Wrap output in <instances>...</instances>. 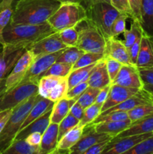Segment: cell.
<instances>
[{"mask_svg":"<svg viewBox=\"0 0 153 154\" xmlns=\"http://www.w3.org/2000/svg\"><path fill=\"white\" fill-rule=\"evenodd\" d=\"M75 27L79 35L76 47L84 52L104 54L106 39L87 18Z\"/></svg>","mask_w":153,"mask_h":154,"instance_id":"obj_6","label":"cell"},{"mask_svg":"<svg viewBox=\"0 0 153 154\" xmlns=\"http://www.w3.org/2000/svg\"><path fill=\"white\" fill-rule=\"evenodd\" d=\"M2 0H0V2H2Z\"/></svg>","mask_w":153,"mask_h":154,"instance_id":"obj_59","label":"cell"},{"mask_svg":"<svg viewBox=\"0 0 153 154\" xmlns=\"http://www.w3.org/2000/svg\"><path fill=\"white\" fill-rule=\"evenodd\" d=\"M128 119V112L123 111H115L104 114H100L92 123V124H95L99 122L103 121H122V120H127Z\"/></svg>","mask_w":153,"mask_h":154,"instance_id":"obj_40","label":"cell"},{"mask_svg":"<svg viewBox=\"0 0 153 154\" xmlns=\"http://www.w3.org/2000/svg\"><path fill=\"white\" fill-rule=\"evenodd\" d=\"M26 48L4 44L0 50V83L9 75Z\"/></svg>","mask_w":153,"mask_h":154,"instance_id":"obj_11","label":"cell"},{"mask_svg":"<svg viewBox=\"0 0 153 154\" xmlns=\"http://www.w3.org/2000/svg\"><path fill=\"white\" fill-rule=\"evenodd\" d=\"M111 84H112V83L110 84H108L107 86L104 87V88L100 89V91H99V93H98V94L97 97H96V99H95L96 103L99 104V105H101L102 106H103L104 103L105 102V101H106L108 95H109Z\"/></svg>","mask_w":153,"mask_h":154,"instance_id":"obj_51","label":"cell"},{"mask_svg":"<svg viewBox=\"0 0 153 154\" xmlns=\"http://www.w3.org/2000/svg\"><path fill=\"white\" fill-rule=\"evenodd\" d=\"M141 79L144 84L153 85V67L139 69Z\"/></svg>","mask_w":153,"mask_h":154,"instance_id":"obj_50","label":"cell"},{"mask_svg":"<svg viewBox=\"0 0 153 154\" xmlns=\"http://www.w3.org/2000/svg\"><path fill=\"white\" fill-rule=\"evenodd\" d=\"M112 84L138 90L142 89L144 84L140 75L139 69L133 65H122Z\"/></svg>","mask_w":153,"mask_h":154,"instance_id":"obj_14","label":"cell"},{"mask_svg":"<svg viewBox=\"0 0 153 154\" xmlns=\"http://www.w3.org/2000/svg\"><path fill=\"white\" fill-rule=\"evenodd\" d=\"M34 59L31 51L27 49L18 60L5 79L0 83V96L13 89L22 81Z\"/></svg>","mask_w":153,"mask_h":154,"instance_id":"obj_8","label":"cell"},{"mask_svg":"<svg viewBox=\"0 0 153 154\" xmlns=\"http://www.w3.org/2000/svg\"><path fill=\"white\" fill-rule=\"evenodd\" d=\"M54 104H55V102H52L50 99L39 96L37 102L34 103L32 108H31L28 116L26 118L25 121L22 123L20 130L23 129V128H25L26 126H28L29 123L34 121V120H36L37 118L40 117V116L43 115L46 111H50V110H52L54 106Z\"/></svg>","mask_w":153,"mask_h":154,"instance_id":"obj_24","label":"cell"},{"mask_svg":"<svg viewBox=\"0 0 153 154\" xmlns=\"http://www.w3.org/2000/svg\"><path fill=\"white\" fill-rule=\"evenodd\" d=\"M110 141L111 140H105V141L96 143L90 148H88L84 154H102Z\"/></svg>","mask_w":153,"mask_h":154,"instance_id":"obj_49","label":"cell"},{"mask_svg":"<svg viewBox=\"0 0 153 154\" xmlns=\"http://www.w3.org/2000/svg\"><path fill=\"white\" fill-rule=\"evenodd\" d=\"M71 70V65L56 62L44 73L42 74L40 78L43 76H48V75H54V76L62 77V78H67Z\"/></svg>","mask_w":153,"mask_h":154,"instance_id":"obj_36","label":"cell"},{"mask_svg":"<svg viewBox=\"0 0 153 154\" xmlns=\"http://www.w3.org/2000/svg\"><path fill=\"white\" fill-rule=\"evenodd\" d=\"M39 96V94L33 95L14 108L10 118L0 133V154H2L14 141L15 137L20 130L22 123Z\"/></svg>","mask_w":153,"mask_h":154,"instance_id":"obj_3","label":"cell"},{"mask_svg":"<svg viewBox=\"0 0 153 154\" xmlns=\"http://www.w3.org/2000/svg\"><path fill=\"white\" fill-rule=\"evenodd\" d=\"M38 94V84L20 83L9 91L0 96V111L14 109L33 95Z\"/></svg>","mask_w":153,"mask_h":154,"instance_id":"obj_7","label":"cell"},{"mask_svg":"<svg viewBox=\"0 0 153 154\" xmlns=\"http://www.w3.org/2000/svg\"><path fill=\"white\" fill-rule=\"evenodd\" d=\"M40 146L28 144L25 138L14 140L2 154H40Z\"/></svg>","mask_w":153,"mask_h":154,"instance_id":"obj_28","label":"cell"},{"mask_svg":"<svg viewBox=\"0 0 153 154\" xmlns=\"http://www.w3.org/2000/svg\"><path fill=\"white\" fill-rule=\"evenodd\" d=\"M58 33H59L61 40L67 48L76 46L79 35H78V31L76 30V27L65 29L58 32Z\"/></svg>","mask_w":153,"mask_h":154,"instance_id":"obj_39","label":"cell"},{"mask_svg":"<svg viewBox=\"0 0 153 154\" xmlns=\"http://www.w3.org/2000/svg\"><path fill=\"white\" fill-rule=\"evenodd\" d=\"M88 87V81H84V82L80 83V84L74 86L71 89L68 90L67 93L65 95V97L67 99H74V98L80 97Z\"/></svg>","mask_w":153,"mask_h":154,"instance_id":"obj_46","label":"cell"},{"mask_svg":"<svg viewBox=\"0 0 153 154\" xmlns=\"http://www.w3.org/2000/svg\"><path fill=\"white\" fill-rule=\"evenodd\" d=\"M153 132V114L130 123V126L114 137V139Z\"/></svg>","mask_w":153,"mask_h":154,"instance_id":"obj_20","label":"cell"},{"mask_svg":"<svg viewBox=\"0 0 153 154\" xmlns=\"http://www.w3.org/2000/svg\"><path fill=\"white\" fill-rule=\"evenodd\" d=\"M58 0H16L10 23L19 24H40L58 9Z\"/></svg>","mask_w":153,"mask_h":154,"instance_id":"obj_1","label":"cell"},{"mask_svg":"<svg viewBox=\"0 0 153 154\" xmlns=\"http://www.w3.org/2000/svg\"><path fill=\"white\" fill-rule=\"evenodd\" d=\"M136 66L139 69L153 67V36L142 35Z\"/></svg>","mask_w":153,"mask_h":154,"instance_id":"obj_18","label":"cell"},{"mask_svg":"<svg viewBox=\"0 0 153 154\" xmlns=\"http://www.w3.org/2000/svg\"><path fill=\"white\" fill-rule=\"evenodd\" d=\"M99 2H108L110 3V0H83L82 5L86 9L88 8L89 6L92 5L96 4V3H99Z\"/></svg>","mask_w":153,"mask_h":154,"instance_id":"obj_55","label":"cell"},{"mask_svg":"<svg viewBox=\"0 0 153 154\" xmlns=\"http://www.w3.org/2000/svg\"><path fill=\"white\" fill-rule=\"evenodd\" d=\"M79 98L67 99L66 97H64L55 102L51 113L50 123L59 124L60 122L68 115L72 105L78 100Z\"/></svg>","mask_w":153,"mask_h":154,"instance_id":"obj_25","label":"cell"},{"mask_svg":"<svg viewBox=\"0 0 153 154\" xmlns=\"http://www.w3.org/2000/svg\"><path fill=\"white\" fill-rule=\"evenodd\" d=\"M142 88L146 90L147 92H148L153 97V85H151V84H143Z\"/></svg>","mask_w":153,"mask_h":154,"instance_id":"obj_56","label":"cell"},{"mask_svg":"<svg viewBox=\"0 0 153 154\" xmlns=\"http://www.w3.org/2000/svg\"><path fill=\"white\" fill-rule=\"evenodd\" d=\"M80 123V120L75 118L73 115L68 113V115L60 122L58 124V140L59 141L68 132L77 126Z\"/></svg>","mask_w":153,"mask_h":154,"instance_id":"obj_38","label":"cell"},{"mask_svg":"<svg viewBox=\"0 0 153 154\" xmlns=\"http://www.w3.org/2000/svg\"><path fill=\"white\" fill-rule=\"evenodd\" d=\"M139 90L138 89L128 88V87H122L118 84H112L109 95L102 106L101 112H104L112 107L122 103L129 97L137 93Z\"/></svg>","mask_w":153,"mask_h":154,"instance_id":"obj_16","label":"cell"},{"mask_svg":"<svg viewBox=\"0 0 153 154\" xmlns=\"http://www.w3.org/2000/svg\"><path fill=\"white\" fill-rule=\"evenodd\" d=\"M84 51L78 48L77 47H70L66 48L62 51L58 57L57 58L56 62L58 63H66V64L73 65L80 58L81 56L84 54Z\"/></svg>","mask_w":153,"mask_h":154,"instance_id":"obj_33","label":"cell"},{"mask_svg":"<svg viewBox=\"0 0 153 154\" xmlns=\"http://www.w3.org/2000/svg\"><path fill=\"white\" fill-rule=\"evenodd\" d=\"M43 134L40 132H33L25 138L27 142L33 146H40Z\"/></svg>","mask_w":153,"mask_h":154,"instance_id":"obj_53","label":"cell"},{"mask_svg":"<svg viewBox=\"0 0 153 154\" xmlns=\"http://www.w3.org/2000/svg\"><path fill=\"white\" fill-rule=\"evenodd\" d=\"M153 114V102L142 104L128 111V118L131 123Z\"/></svg>","mask_w":153,"mask_h":154,"instance_id":"obj_34","label":"cell"},{"mask_svg":"<svg viewBox=\"0 0 153 154\" xmlns=\"http://www.w3.org/2000/svg\"><path fill=\"white\" fill-rule=\"evenodd\" d=\"M124 154H153V135L128 150Z\"/></svg>","mask_w":153,"mask_h":154,"instance_id":"obj_42","label":"cell"},{"mask_svg":"<svg viewBox=\"0 0 153 154\" xmlns=\"http://www.w3.org/2000/svg\"><path fill=\"white\" fill-rule=\"evenodd\" d=\"M110 4L120 14L127 15L128 18L133 19V13L130 8L129 0H110Z\"/></svg>","mask_w":153,"mask_h":154,"instance_id":"obj_44","label":"cell"},{"mask_svg":"<svg viewBox=\"0 0 153 154\" xmlns=\"http://www.w3.org/2000/svg\"><path fill=\"white\" fill-rule=\"evenodd\" d=\"M52 110L46 111L43 115L34 120L25 128L21 129L16 135L14 140L23 139L33 132H40L43 134L50 123V116Z\"/></svg>","mask_w":153,"mask_h":154,"instance_id":"obj_22","label":"cell"},{"mask_svg":"<svg viewBox=\"0 0 153 154\" xmlns=\"http://www.w3.org/2000/svg\"><path fill=\"white\" fill-rule=\"evenodd\" d=\"M140 25L145 34L153 36V0H142Z\"/></svg>","mask_w":153,"mask_h":154,"instance_id":"obj_27","label":"cell"},{"mask_svg":"<svg viewBox=\"0 0 153 154\" xmlns=\"http://www.w3.org/2000/svg\"><path fill=\"white\" fill-rule=\"evenodd\" d=\"M84 126L79 123L68 132L58 141V145L53 153H69V150L79 141L83 133Z\"/></svg>","mask_w":153,"mask_h":154,"instance_id":"obj_21","label":"cell"},{"mask_svg":"<svg viewBox=\"0 0 153 154\" xmlns=\"http://www.w3.org/2000/svg\"><path fill=\"white\" fill-rule=\"evenodd\" d=\"M128 17L123 14H120L112 23L111 27V37L116 38L119 35L122 34L126 29V21Z\"/></svg>","mask_w":153,"mask_h":154,"instance_id":"obj_43","label":"cell"},{"mask_svg":"<svg viewBox=\"0 0 153 154\" xmlns=\"http://www.w3.org/2000/svg\"><path fill=\"white\" fill-rule=\"evenodd\" d=\"M64 78L54 75L43 76L38 81V94L47 99L51 92Z\"/></svg>","mask_w":153,"mask_h":154,"instance_id":"obj_31","label":"cell"},{"mask_svg":"<svg viewBox=\"0 0 153 154\" xmlns=\"http://www.w3.org/2000/svg\"><path fill=\"white\" fill-rule=\"evenodd\" d=\"M95 65L96 63H94V64L89 65V66H85V67L72 69L67 77L68 88V90L71 89L74 86L80 84V83L84 82V81H88L90 73L92 71V69H94Z\"/></svg>","mask_w":153,"mask_h":154,"instance_id":"obj_29","label":"cell"},{"mask_svg":"<svg viewBox=\"0 0 153 154\" xmlns=\"http://www.w3.org/2000/svg\"><path fill=\"white\" fill-rule=\"evenodd\" d=\"M86 10L87 19L98 29L106 41L111 37V27L119 12L110 3L99 2L89 6Z\"/></svg>","mask_w":153,"mask_h":154,"instance_id":"obj_5","label":"cell"},{"mask_svg":"<svg viewBox=\"0 0 153 154\" xmlns=\"http://www.w3.org/2000/svg\"><path fill=\"white\" fill-rule=\"evenodd\" d=\"M62 51L35 57L20 83L30 82L38 84V81L42 74L44 73L54 63L56 62L57 58Z\"/></svg>","mask_w":153,"mask_h":154,"instance_id":"obj_9","label":"cell"},{"mask_svg":"<svg viewBox=\"0 0 153 154\" xmlns=\"http://www.w3.org/2000/svg\"><path fill=\"white\" fill-rule=\"evenodd\" d=\"M86 17V10L81 4L63 2L48 19L47 22L56 32H60L75 27Z\"/></svg>","mask_w":153,"mask_h":154,"instance_id":"obj_4","label":"cell"},{"mask_svg":"<svg viewBox=\"0 0 153 154\" xmlns=\"http://www.w3.org/2000/svg\"><path fill=\"white\" fill-rule=\"evenodd\" d=\"M12 111H13V109L4 110V111H0V133L5 126L8 119L10 118Z\"/></svg>","mask_w":153,"mask_h":154,"instance_id":"obj_54","label":"cell"},{"mask_svg":"<svg viewBox=\"0 0 153 154\" xmlns=\"http://www.w3.org/2000/svg\"><path fill=\"white\" fill-rule=\"evenodd\" d=\"M84 110L85 109H84V108L78 103L77 101H76V102L72 105L69 113H70L71 115H73L75 118L78 119V120L80 121V120L82 117V115H83Z\"/></svg>","mask_w":153,"mask_h":154,"instance_id":"obj_52","label":"cell"},{"mask_svg":"<svg viewBox=\"0 0 153 154\" xmlns=\"http://www.w3.org/2000/svg\"><path fill=\"white\" fill-rule=\"evenodd\" d=\"M104 60L106 62V69H107L108 74H109L110 78L112 83V81L115 79L119 72L123 64L112 58H104Z\"/></svg>","mask_w":153,"mask_h":154,"instance_id":"obj_45","label":"cell"},{"mask_svg":"<svg viewBox=\"0 0 153 154\" xmlns=\"http://www.w3.org/2000/svg\"><path fill=\"white\" fill-rule=\"evenodd\" d=\"M113 135L107 133H100L96 132L94 124L86 125L84 126L82 137L74 147L69 150L70 154H84L88 148L94 144L105 140H112Z\"/></svg>","mask_w":153,"mask_h":154,"instance_id":"obj_10","label":"cell"},{"mask_svg":"<svg viewBox=\"0 0 153 154\" xmlns=\"http://www.w3.org/2000/svg\"><path fill=\"white\" fill-rule=\"evenodd\" d=\"M58 124L50 123L42 135L40 154L53 153L58 145Z\"/></svg>","mask_w":153,"mask_h":154,"instance_id":"obj_23","label":"cell"},{"mask_svg":"<svg viewBox=\"0 0 153 154\" xmlns=\"http://www.w3.org/2000/svg\"><path fill=\"white\" fill-rule=\"evenodd\" d=\"M104 54V58L114 59L123 65H132L128 51L123 41L118 40L116 38L112 37L106 41Z\"/></svg>","mask_w":153,"mask_h":154,"instance_id":"obj_15","label":"cell"},{"mask_svg":"<svg viewBox=\"0 0 153 154\" xmlns=\"http://www.w3.org/2000/svg\"><path fill=\"white\" fill-rule=\"evenodd\" d=\"M66 48L67 47L61 40L58 32H56L36 42L35 44L32 45L28 50L31 51L35 58L40 56L62 51Z\"/></svg>","mask_w":153,"mask_h":154,"instance_id":"obj_13","label":"cell"},{"mask_svg":"<svg viewBox=\"0 0 153 154\" xmlns=\"http://www.w3.org/2000/svg\"><path fill=\"white\" fill-rule=\"evenodd\" d=\"M104 58V54L100 53H92V52H85L80 58L73 65L72 69H76L78 68L85 67L89 65L97 63L100 60Z\"/></svg>","mask_w":153,"mask_h":154,"instance_id":"obj_35","label":"cell"},{"mask_svg":"<svg viewBox=\"0 0 153 154\" xmlns=\"http://www.w3.org/2000/svg\"><path fill=\"white\" fill-rule=\"evenodd\" d=\"M16 0H2L0 2V43L4 45L3 31L11 20L14 4Z\"/></svg>","mask_w":153,"mask_h":154,"instance_id":"obj_30","label":"cell"},{"mask_svg":"<svg viewBox=\"0 0 153 154\" xmlns=\"http://www.w3.org/2000/svg\"><path fill=\"white\" fill-rule=\"evenodd\" d=\"M2 47H3V45L2 43H0V50H1L2 48Z\"/></svg>","mask_w":153,"mask_h":154,"instance_id":"obj_58","label":"cell"},{"mask_svg":"<svg viewBox=\"0 0 153 154\" xmlns=\"http://www.w3.org/2000/svg\"><path fill=\"white\" fill-rule=\"evenodd\" d=\"M88 87L102 89L111 84L104 58L96 63L88 79Z\"/></svg>","mask_w":153,"mask_h":154,"instance_id":"obj_19","label":"cell"},{"mask_svg":"<svg viewBox=\"0 0 153 154\" xmlns=\"http://www.w3.org/2000/svg\"><path fill=\"white\" fill-rule=\"evenodd\" d=\"M153 132L148 133L134 135L129 136L122 137L120 138H112L102 154H122L125 153L128 150H130L134 147L140 143L146 138L152 136Z\"/></svg>","mask_w":153,"mask_h":154,"instance_id":"obj_12","label":"cell"},{"mask_svg":"<svg viewBox=\"0 0 153 154\" xmlns=\"http://www.w3.org/2000/svg\"><path fill=\"white\" fill-rule=\"evenodd\" d=\"M100 89L88 87L78 99L77 102L85 109L95 102L96 97L98 94Z\"/></svg>","mask_w":153,"mask_h":154,"instance_id":"obj_41","label":"cell"},{"mask_svg":"<svg viewBox=\"0 0 153 154\" xmlns=\"http://www.w3.org/2000/svg\"><path fill=\"white\" fill-rule=\"evenodd\" d=\"M56 32L48 22L40 24H19L9 23L3 31L4 44L28 49L44 38Z\"/></svg>","mask_w":153,"mask_h":154,"instance_id":"obj_2","label":"cell"},{"mask_svg":"<svg viewBox=\"0 0 153 154\" xmlns=\"http://www.w3.org/2000/svg\"><path fill=\"white\" fill-rule=\"evenodd\" d=\"M61 2L62 3L63 2H73V3H79V4H82L83 0H58Z\"/></svg>","mask_w":153,"mask_h":154,"instance_id":"obj_57","label":"cell"},{"mask_svg":"<svg viewBox=\"0 0 153 154\" xmlns=\"http://www.w3.org/2000/svg\"><path fill=\"white\" fill-rule=\"evenodd\" d=\"M101 111L102 105L94 102L92 105L85 108L82 119L80 121V124L84 126L90 124L100 115Z\"/></svg>","mask_w":153,"mask_h":154,"instance_id":"obj_37","label":"cell"},{"mask_svg":"<svg viewBox=\"0 0 153 154\" xmlns=\"http://www.w3.org/2000/svg\"><path fill=\"white\" fill-rule=\"evenodd\" d=\"M143 33V30H142L140 23L136 20H132L130 28L129 29H126L122 33L123 36H124L123 42L127 49L130 48L138 39L142 38Z\"/></svg>","mask_w":153,"mask_h":154,"instance_id":"obj_32","label":"cell"},{"mask_svg":"<svg viewBox=\"0 0 153 154\" xmlns=\"http://www.w3.org/2000/svg\"><path fill=\"white\" fill-rule=\"evenodd\" d=\"M142 0H129L130 8L133 13L132 20H136L141 23V10H142Z\"/></svg>","mask_w":153,"mask_h":154,"instance_id":"obj_47","label":"cell"},{"mask_svg":"<svg viewBox=\"0 0 153 154\" xmlns=\"http://www.w3.org/2000/svg\"><path fill=\"white\" fill-rule=\"evenodd\" d=\"M149 102H153V97L148 92H147L146 90L142 88L137 93L129 97L125 101L116 105V106L112 107L111 108L104 111V112H101L100 114H104L115 111H123L128 112V111H130V110L134 108L135 107L138 106V105L149 103Z\"/></svg>","mask_w":153,"mask_h":154,"instance_id":"obj_17","label":"cell"},{"mask_svg":"<svg viewBox=\"0 0 153 154\" xmlns=\"http://www.w3.org/2000/svg\"><path fill=\"white\" fill-rule=\"evenodd\" d=\"M141 38H142L138 39L136 42H135L133 44V45H132L130 48L128 49L130 62H131L132 65H134V66H136V60H137L138 54H139V51H140V48Z\"/></svg>","mask_w":153,"mask_h":154,"instance_id":"obj_48","label":"cell"},{"mask_svg":"<svg viewBox=\"0 0 153 154\" xmlns=\"http://www.w3.org/2000/svg\"><path fill=\"white\" fill-rule=\"evenodd\" d=\"M131 123L130 119L122 121H103L94 124L96 132L100 133H107L116 136L118 134L127 129Z\"/></svg>","mask_w":153,"mask_h":154,"instance_id":"obj_26","label":"cell"}]
</instances>
